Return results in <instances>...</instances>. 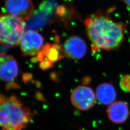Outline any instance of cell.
<instances>
[{"instance_id":"1","label":"cell","mask_w":130,"mask_h":130,"mask_svg":"<svg viewBox=\"0 0 130 130\" xmlns=\"http://www.w3.org/2000/svg\"><path fill=\"white\" fill-rule=\"evenodd\" d=\"M84 24L92 43L93 52L115 49L123 42L125 29L123 23L115 22L105 15L98 14L86 18Z\"/></svg>"},{"instance_id":"4","label":"cell","mask_w":130,"mask_h":130,"mask_svg":"<svg viewBox=\"0 0 130 130\" xmlns=\"http://www.w3.org/2000/svg\"><path fill=\"white\" fill-rule=\"evenodd\" d=\"M44 42L40 33L35 30H28L24 33L20 42L24 56H34L42 50Z\"/></svg>"},{"instance_id":"10","label":"cell","mask_w":130,"mask_h":130,"mask_svg":"<svg viewBox=\"0 0 130 130\" xmlns=\"http://www.w3.org/2000/svg\"><path fill=\"white\" fill-rule=\"evenodd\" d=\"M108 118L115 123H122L125 122L129 115V110L127 104L123 101L113 103L107 110Z\"/></svg>"},{"instance_id":"3","label":"cell","mask_w":130,"mask_h":130,"mask_svg":"<svg viewBox=\"0 0 130 130\" xmlns=\"http://www.w3.org/2000/svg\"><path fill=\"white\" fill-rule=\"evenodd\" d=\"M25 21L9 14L1 16L0 19V40L2 43L15 46L20 44L24 34Z\"/></svg>"},{"instance_id":"7","label":"cell","mask_w":130,"mask_h":130,"mask_svg":"<svg viewBox=\"0 0 130 130\" xmlns=\"http://www.w3.org/2000/svg\"><path fill=\"white\" fill-rule=\"evenodd\" d=\"M65 55L63 49L59 44H47L38 54L37 60L41 62L40 68L42 70H46Z\"/></svg>"},{"instance_id":"8","label":"cell","mask_w":130,"mask_h":130,"mask_svg":"<svg viewBox=\"0 0 130 130\" xmlns=\"http://www.w3.org/2000/svg\"><path fill=\"white\" fill-rule=\"evenodd\" d=\"M65 56L69 58L78 60L83 58L87 51L86 44L84 40L78 36L69 38L63 45Z\"/></svg>"},{"instance_id":"5","label":"cell","mask_w":130,"mask_h":130,"mask_svg":"<svg viewBox=\"0 0 130 130\" xmlns=\"http://www.w3.org/2000/svg\"><path fill=\"white\" fill-rule=\"evenodd\" d=\"M72 105L81 110H87L94 105L95 96L92 89L87 86H79L73 91L71 95Z\"/></svg>"},{"instance_id":"6","label":"cell","mask_w":130,"mask_h":130,"mask_svg":"<svg viewBox=\"0 0 130 130\" xmlns=\"http://www.w3.org/2000/svg\"><path fill=\"white\" fill-rule=\"evenodd\" d=\"M5 7L8 14L24 21L30 19L34 10L31 0H6Z\"/></svg>"},{"instance_id":"11","label":"cell","mask_w":130,"mask_h":130,"mask_svg":"<svg viewBox=\"0 0 130 130\" xmlns=\"http://www.w3.org/2000/svg\"><path fill=\"white\" fill-rule=\"evenodd\" d=\"M116 95V90L111 84H101L96 89L97 99L103 105H111L114 102Z\"/></svg>"},{"instance_id":"9","label":"cell","mask_w":130,"mask_h":130,"mask_svg":"<svg viewBox=\"0 0 130 130\" xmlns=\"http://www.w3.org/2000/svg\"><path fill=\"white\" fill-rule=\"evenodd\" d=\"M19 73V67L13 56L1 53L0 59L1 79L5 82H13Z\"/></svg>"},{"instance_id":"12","label":"cell","mask_w":130,"mask_h":130,"mask_svg":"<svg viewBox=\"0 0 130 130\" xmlns=\"http://www.w3.org/2000/svg\"><path fill=\"white\" fill-rule=\"evenodd\" d=\"M123 2L126 4V5L130 7V0H123Z\"/></svg>"},{"instance_id":"2","label":"cell","mask_w":130,"mask_h":130,"mask_svg":"<svg viewBox=\"0 0 130 130\" xmlns=\"http://www.w3.org/2000/svg\"><path fill=\"white\" fill-rule=\"evenodd\" d=\"M33 113L14 95L0 98V125L2 130H22L32 119Z\"/></svg>"}]
</instances>
